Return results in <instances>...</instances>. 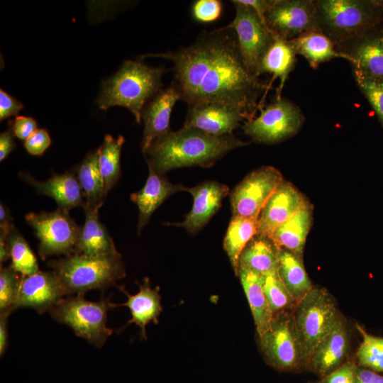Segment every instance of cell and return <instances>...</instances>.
<instances>
[{"instance_id": "cell-28", "label": "cell", "mask_w": 383, "mask_h": 383, "mask_svg": "<svg viewBox=\"0 0 383 383\" xmlns=\"http://www.w3.org/2000/svg\"><path fill=\"white\" fill-rule=\"evenodd\" d=\"M279 248L268 237L256 235L240 254L238 270H248L260 275L277 270Z\"/></svg>"}, {"instance_id": "cell-15", "label": "cell", "mask_w": 383, "mask_h": 383, "mask_svg": "<svg viewBox=\"0 0 383 383\" xmlns=\"http://www.w3.org/2000/svg\"><path fill=\"white\" fill-rule=\"evenodd\" d=\"M67 296L66 291L55 272L39 271L23 276L14 309L31 308L38 313L50 309Z\"/></svg>"}, {"instance_id": "cell-4", "label": "cell", "mask_w": 383, "mask_h": 383, "mask_svg": "<svg viewBox=\"0 0 383 383\" xmlns=\"http://www.w3.org/2000/svg\"><path fill=\"white\" fill-rule=\"evenodd\" d=\"M163 72L162 68L140 62H124L118 72L102 83L99 106L104 110L113 106L126 107L140 123L144 105L162 90Z\"/></svg>"}, {"instance_id": "cell-23", "label": "cell", "mask_w": 383, "mask_h": 383, "mask_svg": "<svg viewBox=\"0 0 383 383\" xmlns=\"http://www.w3.org/2000/svg\"><path fill=\"white\" fill-rule=\"evenodd\" d=\"M313 223V206L309 201L279 226L269 237L279 248H285L302 258Z\"/></svg>"}, {"instance_id": "cell-31", "label": "cell", "mask_w": 383, "mask_h": 383, "mask_svg": "<svg viewBox=\"0 0 383 383\" xmlns=\"http://www.w3.org/2000/svg\"><path fill=\"white\" fill-rule=\"evenodd\" d=\"M297 55H302L311 67L317 69L320 64L335 57L344 59L333 42L319 30L304 33L292 39Z\"/></svg>"}, {"instance_id": "cell-7", "label": "cell", "mask_w": 383, "mask_h": 383, "mask_svg": "<svg viewBox=\"0 0 383 383\" xmlns=\"http://www.w3.org/2000/svg\"><path fill=\"white\" fill-rule=\"evenodd\" d=\"M306 369L310 357L323 338L340 317L333 296L324 288H313L295 305L293 315Z\"/></svg>"}, {"instance_id": "cell-43", "label": "cell", "mask_w": 383, "mask_h": 383, "mask_svg": "<svg viewBox=\"0 0 383 383\" xmlns=\"http://www.w3.org/2000/svg\"><path fill=\"white\" fill-rule=\"evenodd\" d=\"M23 105L16 99L0 90V120L2 121L11 116L16 115Z\"/></svg>"}, {"instance_id": "cell-25", "label": "cell", "mask_w": 383, "mask_h": 383, "mask_svg": "<svg viewBox=\"0 0 383 383\" xmlns=\"http://www.w3.org/2000/svg\"><path fill=\"white\" fill-rule=\"evenodd\" d=\"M139 292L134 295L128 294L123 287L120 289L126 295L128 300L120 306H127L131 313L128 324L134 323L140 328V335L146 338V326L151 321L157 323V318L162 311L159 289H152L149 279L146 277L143 284H138Z\"/></svg>"}, {"instance_id": "cell-2", "label": "cell", "mask_w": 383, "mask_h": 383, "mask_svg": "<svg viewBox=\"0 0 383 383\" xmlns=\"http://www.w3.org/2000/svg\"><path fill=\"white\" fill-rule=\"evenodd\" d=\"M248 144L231 134L214 136L198 129L183 127L156 138L145 157L148 166L165 174L171 170L184 167H210L229 151Z\"/></svg>"}, {"instance_id": "cell-30", "label": "cell", "mask_w": 383, "mask_h": 383, "mask_svg": "<svg viewBox=\"0 0 383 383\" xmlns=\"http://www.w3.org/2000/svg\"><path fill=\"white\" fill-rule=\"evenodd\" d=\"M98 150L90 152L77 167L76 172L84 195V209H99L106 196L99 167Z\"/></svg>"}, {"instance_id": "cell-41", "label": "cell", "mask_w": 383, "mask_h": 383, "mask_svg": "<svg viewBox=\"0 0 383 383\" xmlns=\"http://www.w3.org/2000/svg\"><path fill=\"white\" fill-rule=\"evenodd\" d=\"M51 140L44 129H37L24 143L26 150L33 155H41L50 146Z\"/></svg>"}, {"instance_id": "cell-42", "label": "cell", "mask_w": 383, "mask_h": 383, "mask_svg": "<svg viewBox=\"0 0 383 383\" xmlns=\"http://www.w3.org/2000/svg\"><path fill=\"white\" fill-rule=\"evenodd\" d=\"M11 129L18 138L26 140L37 130L36 121L30 117L17 116Z\"/></svg>"}, {"instance_id": "cell-27", "label": "cell", "mask_w": 383, "mask_h": 383, "mask_svg": "<svg viewBox=\"0 0 383 383\" xmlns=\"http://www.w3.org/2000/svg\"><path fill=\"white\" fill-rule=\"evenodd\" d=\"M296 55L292 40H285L274 35V40L260 63L258 76L268 73L274 79H279L277 96H281L285 81L295 67Z\"/></svg>"}, {"instance_id": "cell-44", "label": "cell", "mask_w": 383, "mask_h": 383, "mask_svg": "<svg viewBox=\"0 0 383 383\" xmlns=\"http://www.w3.org/2000/svg\"><path fill=\"white\" fill-rule=\"evenodd\" d=\"M355 383H383V375L357 365Z\"/></svg>"}, {"instance_id": "cell-35", "label": "cell", "mask_w": 383, "mask_h": 383, "mask_svg": "<svg viewBox=\"0 0 383 383\" xmlns=\"http://www.w3.org/2000/svg\"><path fill=\"white\" fill-rule=\"evenodd\" d=\"M356 328L362 336V342L356 352L357 365L377 372H383V338L367 333L357 323Z\"/></svg>"}, {"instance_id": "cell-47", "label": "cell", "mask_w": 383, "mask_h": 383, "mask_svg": "<svg viewBox=\"0 0 383 383\" xmlns=\"http://www.w3.org/2000/svg\"><path fill=\"white\" fill-rule=\"evenodd\" d=\"M240 1L252 7L264 21L265 14L272 6L274 0H240Z\"/></svg>"}, {"instance_id": "cell-3", "label": "cell", "mask_w": 383, "mask_h": 383, "mask_svg": "<svg viewBox=\"0 0 383 383\" xmlns=\"http://www.w3.org/2000/svg\"><path fill=\"white\" fill-rule=\"evenodd\" d=\"M318 30L338 45L382 26L383 0H314Z\"/></svg>"}, {"instance_id": "cell-36", "label": "cell", "mask_w": 383, "mask_h": 383, "mask_svg": "<svg viewBox=\"0 0 383 383\" xmlns=\"http://www.w3.org/2000/svg\"><path fill=\"white\" fill-rule=\"evenodd\" d=\"M262 288L274 314L296 304L279 279L277 270L262 276Z\"/></svg>"}, {"instance_id": "cell-49", "label": "cell", "mask_w": 383, "mask_h": 383, "mask_svg": "<svg viewBox=\"0 0 383 383\" xmlns=\"http://www.w3.org/2000/svg\"><path fill=\"white\" fill-rule=\"evenodd\" d=\"M9 234L0 233V262L1 264L10 258L8 243Z\"/></svg>"}, {"instance_id": "cell-1", "label": "cell", "mask_w": 383, "mask_h": 383, "mask_svg": "<svg viewBox=\"0 0 383 383\" xmlns=\"http://www.w3.org/2000/svg\"><path fill=\"white\" fill-rule=\"evenodd\" d=\"M173 62L174 80L181 99L189 106L219 103L238 109L246 121L260 109L266 84L252 75L240 55L236 35L223 27L205 33L192 45L177 51L148 54Z\"/></svg>"}, {"instance_id": "cell-8", "label": "cell", "mask_w": 383, "mask_h": 383, "mask_svg": "<svg viewBox=\"0 0 383 383\" xmlns=\"http://www.w3.org/2000/svg\"><path fill=\"white\" fill-rule=\"evenodd\" d=\"M260 110L258 116L246 121L243 126L245 134L260 143L273 144L293 137L305 120L300 108L281 96L277 95Z\"/></svg>"}, {"instance_id": "cell-26", "label": "cell", "mask_w": 383, "mask_h": 383, "mask_svg": "<svg viewBox=\"0 0 383 383\" xmlns=\"http://www.w3.org/2000/svg\"><path fill=\"white\" fill-rule=\"evenodd\" d=\"M241 284L247 296L259 337L271 327L274 313L262 288V275L248 270H239Z\"/></svg>"}, {"instance_id": "cell-10", "label": "cell", "mask_w": 383, "mask_h": 383, "mask_svg": "<svg viewBox=\"0 0 383 383\" xmlns=\"http://www.w3.org/2000/svg\"><path fill=\"white\" fill-rule=\"evenodd\" d=\"M267 362L282 372H297L306 369L301 341L294 316L280 313L270 328L260 337Z\"/></svg>"}, {"instance_id": "cell-18", "label": "cell", "mask_w": 383, "mask_h": 383, "mask_svg": "<svg viewBox=\"0 0 383 383\" xmlns=\"http://www.w3.org/2000/svg\"><path fill=\"white\" fill-rule=\"evenodd\" d=\"M348 350V332L340 316L313 350L306 370L322 378L347 361Z\"/></svg>"}, {"instance_id": "cell-29", "label": "cell", "mask_w": 383, "mask_h": 383, "mask_svg": "<svg viewBox=\"0 0 383 383\" xmlns=\"http://www.w3.org/2000/svg\"><path fill=\"white\" fill-rule=\"evenodd\" d=\"M277 273L296 303L313 287L304 267L302 258L285 248L279 250Z\"/></svg>"}, {"instance_id": "cell-46", "label": "cell", "mask_w": 383, "mask_h": 383, "mask_svg": "<svg viewBox=\"0 0 383 383\" xmlns=\"http://www.w3.org/2000/svg\"><path fill=\"white\" fill-rule=\"evenodd\" d=\"M11 313H0V355L2 356L8 346V318Z\"/></svg>"}, {"instance_id": "cell-32", "label": "cell", "mask_w": 383, "mask_h": 383, "mask_svg": "<svg viewBox=\"0 0 383 383\" xmlns=\"http://www.w3.org/2000/svg\"><path fill=\"white\" fill-rule=\"evenodd\" d=\"M257 231L258 218L233 216L223 246L237 274L240 254L250 241L257 235Z\"/></svg>"}, {"instance_id": "cell-39", "label": "cell", "mask_w": 383, "mask_h": 383, "mask_svg": "<svg viewBox=\"0 0 383 383\" xmlns=\"http://www.w3.org/2000/svg\"><path fill=\"white\" fill-rule=\"evenodd\" d=\"M222 12V4L218 0H199L192 6V15L200 22L207 23L218 19Z\"/></svg>"}, {"instance_id": "cell-24", "label": "cell", "mask_w": 383, "mask_h": 383, "mask_svg": "<svg viewBox=\"0 0 383 383\" xmlns=\"http://www.w3.org/2000/svg\"><path fill=\"white\" fill-rule=\"evenodd\" d=\"M99 210L84 209L85 221L74 253L94 257L120 255L111 236L99 219Z\"/></svg>"}, {"instance_id": "cell-37", "label": "cell", "mask_w": 383, "mask_h": 383, "mask_svg": "<svg viewBox=\"0 0 383 383\" xmlns=\"http://www.w3.org/2000/svg\"><path fill=\"white\" fill-rule=\"evenodd\" d=\"M22 275L11 266L0 268V313L14 311Z\"/></svg>"}, {"instance_id": "cell-11", "label": "cell", "mask_w": 383, "mask_h": 383, "mask_svg": "<svg viewBox=\"0 0 383 383\" xmlns=\"http://www.w3.org/2000/svg\"><path fill=\"white\" fill-rule=\"evenodd\" d=\"M232 2L235 7V16L225 28L234 31L246 67L252 75L259 78L260 63L274 40V35L252 7L240 0Z\"/></svg>"}, {"instance_id": "cell-48", "label": "cell", "mask_w": 383, "mask_h": 383, "mask_svg": "<svg viewBox=\"0 0 383 383\" xmlns=\"http://www.w3.org/2000/svg\"><path fill=\"white\" fill-rule=\"evenodd\" d=\"M9 209L2 203L0 204V233L9 234L14 228Z\"/></svg>"}, {"instance_id": "cell-40", "label": "cell", "mask_w": 383, "mask_h": 383, "mask_svg": "<svg viewBox=\"0 0 383 383\" xmlns=\"http://www.w3.org/2000/svg\"><path fill=\"white\" fill-rule=\"evenodd\" d=\"M357 367L356 362L347 360L318 383H355Z\"/></svg>"}, {"instance_id": "cell-22", "label": "cell", "mask_w": 383, "mask_h": 383, "mask_svg": "<svg viewBox=\"0 0 383 383\" xmlns=\"http://www.w3.org/2000/svg\"><path fill=\"white\" fill-rule=\"evenodd\" d=\"M149 174L144 187L131 195V199L137 204L139 214L138 232L140 233L147 224L153 212L170 196L184 191L182 184H172L162 174L148 166Z\"/></svg>"}, {"instance_id": "cell-45", "label": "cell", "mask_w": 383, "mask_h": 383, "mask_svg": "<svg viewBox=\"0 0 383 383\" xmlns=\"http://www.w3.org/2000/svg\"><path fill=\"white\" fill-rule=\"evenodd\" d=\"M13 133L10 128L0 135V161H3L9 154L15 148Z\"/></svg>"}, {"instance_id": "cell-6", "label": "cell", "mask_w": 383, "mask_h": 383, "mask_svg": "<svg viewBox=\"0 0 383 383\" xmlns=\"http://www.w3.org/2000/svg\"><path fill=\"white\" fill-rule=\"evenodd\" d=\"M116 306L109 298L90 301L79 294L64 298L49 312L56 321L70 327L76 335L101 348L113 333L106 326L108 311Z\"/></svg>"}, {"instance_id": "cell-21", "label": "cell", "mask_w": 383, "mask_h": 383, "mask_svg": "<svg viewBox=\"0 0 383 383\" xmlns=\"http://www.w3.org/2000/svg\"><path fill=\"white\" fill-rule=\"evenodd\" d=\"M180 99V94L172 84L161 90L143 109L142 118L144 122V131L141 150L144 155L156 138L171 131L170 128L171 113L175 103Z\"/></svg>"}, {"instance_id": "cell-19", "label": "cell", "mask_w": 383, "mask_h": 383, "mask_svg": "<svg viewBox=\"0 0 383 383\" xmlns=\"http://www.w3.org/2000/svg\"><path fill=\"white\" fill-rule=\"evenodd\" d=\"M184 191L193 196L192 208L183 221L169 224L183 227L193 233L204 227L220 209L223 199L229 193V188L216 181H206L194 187H185Z\"/></svg>"}, {"instance_id": "cell-16", "label": "cell", "mask_w": 383, "mask_h": 383, "mask_svg": "<svg viewBox=\"0 0 383 383\" xmlns=\"http://www.w3.org/2000/svg\"><path fill=\"white\" fill-rule=\"evenodd\" d=\"M309 202L292 183L284 179L260 213L257 235L269 238L279 226Z\"/></svg>"}, {"instance_id": "cell-17", "label": "cell", "mask_w": 383, "mask_h": 383, "mask_svg": "<svg viewBox=\"0 0 383 383\" xmlns=\"http://www.w3.org/2000/svg\"><path fill=\"white\" fill-rule=\"evenodd\" d=\"M245 119V116L235 107L219 103H200L189 106L184 127L222 136L231 134Z\"/></svg>"}, {"instance_id": "cell-14", "label": "cell", "mask_w": 383, "mask_h": 383, "mask_svg": "<svg viewBox=\"0 0 383 383\" xmlns=\"http://www.w3.org/2000/svg\"><path fill=\"white\" fill-rule=\"evenodd\" d=\"M352 70L383 81V28L379 26L335 46Z\"/></svg>"}, {"instance_id": "cell-33", "label": "cell", "mask_w": 383, "mask_h": 383, "mask_svg": "<svg viewBox=\"0 0 383 383\" xmlns=\"http://www.w3.org/2000/svg\"><path fill=\"white\" fill-rule=\"evenodd\" d=\"M124 138H114L107 134L102 145L97 149L99 170L103 179L106 195L118 182L121 175L120 156Z\"/></svg>"}, {"instance_id": "cell-34", "label": "cell", "mask_w": 383, "mask_h": 383, "mask_svg": "<svg viewBox=\"0 0 383 383\" xmlns=\"http://www.w3.org/2000/svg\"><path fill=\"white\" fill-rule=\"evenodd\" d=\"M11 267L23 276L39 272L36 257L27 241L14 227L8 235Z\"/></svg>"}, {"instance_id": "cell-9", "label": "cell", "mask_w": 383, "mask_h": 383, "mask_svg": "<svg viewBox=\"0 0 383 383\" xmlns=\"http://www.w3.org/2000/svg\"><path fill=\"white\" fill-rule=\"evenodd\" d=\"M25 218L39 240L38 254L42 260L74 252L81 228L69 213L57 208L52 212H29Z\"/></svg>"}, {"instance_id": "cell-20", "label": "cell", "mask_w": 383, "mask_h": 383, "mask_svg": "<svg viewBox=\"0 0 383 383\" xmlns=\"http://www.w3.org/2000/svg\"><path fill=\"white\" fill-rule=\"evenodd\" d=\"M21 177L42 195L52 198L60 209L67 213L70 210L85 206V198L77 172L74 170L61 174H53L46 181L36 180L28 173H22Z\"/></svg>"}, {"instance_id": "cell-12", "label": "cell", "mask_w": 383, "mask_h": 383, "mask_svg": "<svg viewBox=\"0 0 383 383\" xmlns=\"http://www.w3.org/2000/svg\"><path fill=\"white\" fill-rule=\"evenodd\" d=\"M283 180L280 171L272 166H262L250 172L231 192L233 216L258 218Z\"/></svg>"}, {"instance_id": "cell-38", "label": "cell", "mask_w": 383, "mask_h": 383, "mask_svg": "<svg viewBox=\"0 0 383 383\" xmlns=\"http://www.w3.org/2000/svg\"><path fill=\"white\" fill-rule=\"evenodd\" d=\"M352 71L357 87L374 109L383 128V81Z\"/></svg>"}, {"instance_id": "cell-5", "label": "cell", "mask_w": 383, "mask_h": 383, "mask_svg": "<svg viewBox=\"0 0 383 383\" xmlns=\"http://www.w3.org/2000/svg\"><path fill=\"white\" fill-rule=\"evenodd\" d=\"M48 265L59 277L67 296L105 290L126 276L121 254L94 257L72 253L50 260Z\"/></svg>"}, {"instance_id": "cell-13", "label": "cell", "mask_w": 383, "mask_h": 383, "mask_svg": "<svg viewBox=\"0 0 383 383\" xmlns=\"http://www.w3.org/2000/svg\"><path fill=\"white\" fill-rule=\"evenodd\" d=\"M264 21L273 35L285 40L318 30L314 0H274Z\"/></svg>"}]
</instances>
